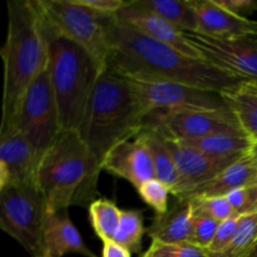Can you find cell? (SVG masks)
Listing matches in <instances>:
<instances>
[{
  "label": "cell",
  "mask_w": 257,
  "mask_h": 257,
  "mask_svg": "<svg viewBox=\"0 0 257 257\" xmlns=\"http://www.w3.org/2000/svg\"><path fill=\"white\" fill-rule=\"evenodd\" d=\"M147 232L141 211L122 210L119 225L112 241L124 247L128 252L138 253L142 250L143 236Z\"/></svg>",
  "instance_id": "obj_25"
},
{
  "label": "cell",
  "mask_w": 257,
  "mask_h": 257,
  "mask_svg": "<svg viewBox=\"0 0 257 257\" xmlns=\"http://www.w3.org/2000/svg\"><path fill=\"white\" fill-rule=\"evenodd\" d=\"M102 170L128 181L136 190L142 183L156 178L150 148L140 133L113 147L103 160Z\"/></svg>",
  "instance_id": "obj_14"
},
{
  "label": "cell",
  "mask_w": 257,
  "mask_h": 257,
  "mask_svg": "<svg viewBox=\"0 0 257 257\" xmlns=\"http://www.w3.org/2000/svg\"><path fill=\"white\" fill-rule=\"evenodd\" d=\"M10 127L27 138L40 158L63 131L48 67L27 90Z\"/></svg>",
  "instance_id": "obj_8"
},
{
  "label": "cell",
  "mask_w": 257,
  "mask_h": 257,
  "mask_svg": "<svg viewBox=\"0 0 257 257\" xmlns=\"http://www.w3.org/2000/svg\"><path fill=\"white\" fill-rule=\"evenodd\" d=\"M102 257H131V252L114 241H105L103 242Z\"/></svg>",
  "instance_id": "obj_35"
},
{
  "label": "cell",
  "mask_w": 257,
  "mask_h": 257,
  "mask_svg": "<svg viewBox=\"0 0 257 257\" xmlns=\"http://www.w3.org/2000/svg\"><path fill=\"white\" fill-rule=\"evenodd\" d=\"M162 215H156L147 232L152 240L167 243L192 242L195 212L190 200L176 198Z\"/></svg>",
  "instance_id": "obj_18"
},
{
  "label": "cell",
  "mask_w": 257,
  "mask_h": 257,
  "mask_svg": "<svg viewBox=\"0 0 257 257\" xmlns=\"http://www.w3.org/2000/svg\"><path fill=\"white\" fill-rule=\"evenodd\" d=\"M140 135L145 138L146 143L150 148L153 165H155L156 178L168 186L171 190V195H172L180 183V176H178L175 161L166 146L165 140L157 131L146 124L143 125Z\"/></svg>",
  "instance_id": "obj_22"
},
{
  "label": "cell",
  "mask_w": 257,
  "mask_h": 257,
  "mask_svg": "<svg viewBox=\"0 0 257 257\" xmlns=\"http://www.w3.org/2000/svg\"><path fill=\"white\" fill-rule=\"evenodd\" d=\"M218 225H220V222H217L213 218L202 215V213L195 212L192 242L191 243L198 246V247L205 248V250H208L213 238H215L216 232H217Z\"/></svg>",
  "instance_id": "obj_31"
},
{
  "label": "cell",
  "mask_w": 257,
  "mask_h": 257,
  "mask_svg": "<svg viewBox=\"0 0 257 257\" xmlns=\"http://www.w3.org/2000/svg\"><path fill=\"white\" fill-rule=\"evenodd\" d=\"M147 112L130 79L105 65L99 73L79 135L102 165L109 151L142 131Z\"/></svg>",
  "instance_id": "obj_4"
},
{
  "label": "cell",
  "mask_w": 257,
  "mask_h": 257,
  "mask_svg": "<svg viewBox=\"0 0 257 257\" xmlns=\"http://www.w3.org/2000/svg\"><path fill=\"white\" fill-rule=\"evenodd\" d=\"M117 17L128 25L137 29L140 33L145 34L146 37L170 45L193 59L203 60L200 53L186 40L181 30H178L175 25L168 23L163 18L158 17L155 13L135 5L132 0L128 7L118 13Z\"/></svg>",
  "instance_id": "obj_16"
},
{
  "label": "cell",
  "mask_w": 257,
  "mask_h": 257,
  "mask_svg": "<svg viewBox=\"0 0 257 257\" xmlns=\"http://www.w3.org/2000/svg\"><path fill=\"white\" fill-rule=\"evenodd\" d=\"M198 20V32L217 39L251 38L257 33V22L227 12L215 0H191Z\"/></svg>",
  "instance_id": "obj_15"
},
{
  "label": "cell",
  "mask_w": 257,
  "mask_h": 257,
  "mask_svg": "<svg viewBox=\"0 0 257 257\" xmlns=\"http://www.w3.org/2000/svg\"><path fill=\"white\" fill-rule=\"evenodd\" d=\"M225 197L227 198L236 215L243 216L257 212V183L247 187L237 188Z\"/></svg>",
  "instance_id": "obj_30"
},
{
  "label": "cell",
  "mask_w": 257,
  "mask_h": 257,
  "mask_svg": "<svg viewBox=\"0 0 257 257\" xmlns=\"http://www.w3.org/2000/svg\"><path fill=\"white\" fill-rule=\"evenodd\" d=\"M141 257H208V252L191 242L167 243L152 240L148 250Z\"/></svg>",
  "instance_id": "obj_27"
},
{
  "label": "cell",
  "mask_w": 257,
  "mask_h": 257,
  "mask_svg": "<svg viewBox=\"0 0 257 257\" xmlns=\"http://www.w3.org/2000/svg\"><path fill=\"white\" fill-rule=\"evenodd\" d=\"M221 94L243 132L255 142L257 141V93L240 84L236 89L221 92Z\"/></svg>",
  "instance_id": "obj_23"
},
{
  "label": "cell",
  "mask_w": 257,
  "mask_h": 257,
  "mask_svg": "<svg viewBox=\"0 0 257 257\" xmlns=\"http://www.w3.org/2000/svg\"><path fill=\"white\" fill-rule=\"evenodd\" d=\"M45 25L82 47L100 69L110 52V25L115 17L103 15L79 0H37Z\"/></svg>",
  "instance_id": "obj_6"
},
{
  "label": "cell",
  "mask_w": 257,
  "mask_h": 257,
  "mask_svg": "<svg viewBox=\"0 0 257 257\" xmlns=\"http://www.w3.org/2000/svg\"><path fill=\"white\" fill-rule=\"evenodd\" d=\"M251 38H252V39H255V40H256V42H257V33H256V34H255V35H253V37H251Z\"/></svg>",
  "instance_id": "obj_39"
},
{
  "label": "cell",
  "mask_w": 257,
  "mask_h": 257,
  "mask_svg": "<svg viewBox=\"0 0 257 257\" xmlns=\"http://www.w3.org/2000/svg\"><path fill=\"white\" fill-rule=\"evenodd\" d=\"M257 183V168L246 153L236 162L218 173L216 177L196 188L186 200L196 197H217L226 196L237 188Z\"/></svg>",
  "instance_id": "obj_19"
},
{
  "label": "cell",
  "mask_w": 257,
  "mask_h": 257,
  "mask_svg": "<svg viewBox=\"0 0 257 257\" xmlns=\"http://www.w3.org/2000/svg\"><path fill=\"white\" fill-rule=\"evenodd\" d=\"M145 124L152 127L163 137L177 142L198 140L216 133L242 131L230 108L155 110L146 117Z\"/></svg>",
  "instance_id": "obj_9"
},
{
  "label": "cell",
  "mask_w": 257,
  "mask_h": 257,
  "mask_svg": "<svg viewBox=\"0 0 257 257\" xmlns=\"http://www.w3.org/2000/svg\"><path fill=\"white\" fill-rule=\"evenodd\" d=\"M44 27L48 72L59 109L62 130L79 133L102 69L82 47L54 33L45 23Z\"/></svg>",
  "instance_id": "obj_5"
},
{
  "label": "cell",
  "mask_w": 257,
  "mask_h": 257,
  "mask_svg": "<svg viewBox=\"0 0 257 257\" xmlns=\"http://www.w3.org/2000/svg\"><path fill=\"white\" fill-rule=\"evenodd\" d=\"M193 211L197 213L208 216L217 222L227 220L232 217L236 213L233 212L232 207L228 203L225 196H217V197H196L191 198Z\"/></svg>",
  "instance_id": "obj_29"
},
{
  "label": "cell",
  "mask_w": 257,
  "mask_h": 257,
  "mask_svg": "<svg viewBox=\"0 0 257 257\" xmlns=\"http://www.w3.org/2000/svg\"><path fill=\"white\" fill-rule=\"evenodd\" d=\"M182 143L208 156L231 157V156L246 155L252 145V141L243 131H237V132L216 133Z\"/></svg>",
  "instance_id": "obj_21"
},
{
  "label": "cell",
  "mask_w": 257,
  "mask_h": 257,
  "mask_svg": "<svg viewBox=\"0 0 257 257\" xmlns=\"http://www.w3.org/2000/svg\"><path fill=\"white\" fill-rule=\"evenodd\" d=\"M163 140L175 161L176 168L180 176V183L175 192L172 193L176 198H187L196 188L212 180L225 168L236 162L238 158L245 156L215 157V156H208L200 152L182 142L168 140L166 137H163Z\"/></svg>",
  "instance_id": "obj_12"
},
{
  "label": "cell",
  "mask_w": 257,
  "mask_h": 257,
  "mask_svg": "<svg viewBox=\"0 0 257 257\" xmlns=\"http://www.w3.org/2000/svg\"><path fill=\"white\" fill-rule=\"evenodd\" d=\"M4 62L2 127L13 124L30 85L48 67L44 20L37 0L8 3V37L2 49Z\"/></svg>",
  "instance_id": "obj_2"
},
{
  "label": "cell",
  "mask_w": 257,
  "mask_h": 257,
  "mask_svg": "<svg viewBox=\"0 0 257 257\" xmlns=\"http://www.w3.org/2000/svg\"><path fill=\"white\" fill-rule=\"evenodd\" d=\"M88 213L95 235L103 242L112 241L122 217V210H119L113 201L107 198H97L88 207Z\"/></svg>",
  "instance_id": "obj_24"
},
{
  "label": "cell",
  "mask_w": 257,
  "mask_h": 257,
  "mask_svg": "<svg viewBox=\"0 0 257 257\" xmlns=\"http://www.w3.org/2000/svg\"><path fill=\"white\" fill-rule=\"evenodd\" d=\"M107 65L128 79L175 82L202 89L226 92L242 80L193 59L175 48L146 37L115 17L110 25V52Z\"/></svg>",
  "instance_id": "obj_1"
},
{
  "label": "cell",
  "mask_w": 257,
  "mask_h": 257,
  "mask_svg": "<svg viewBox=\"0 0 257 257\" xmlns=\"http://www.w3.org/2000/svg\"><path fill=\"white\" fill-rule=\"evenodd\" d=\"M48 206L37 185L0 188V228L33 257L42 256Z\"/></svg>",
  "instance_id": "obj_7"
},
{
  "label": "cell",
  "mask_w": 257,
  "mask_h": 257,
  "mask_svg": "<svg viewBox=\"0 0 257 257\" xmlns=\"http://www.w3.org/2000/svg\"><path fill=\"white\" fill-rule=\"evenodd\" d=\"M133 4L155 13L182 33H197L198 20L191 0H132Z\"/></svg>",
  "instance_id": "obj_20"
},
{
  "label": "cell",
  "mask_w": 257,
  "mask_h": 257,
  "mask_svg": "<svg viewBox=\"0 0 257 257\" xmlns=\"http://www.w3.org/2000/svg\"><path fill=\"white\" fill-rule=\"evenodd\" d=\"M241 257H257V242L255 243V246H253V247H251L250 250L245 253V255H242Z\"/></svg>",
  "instance_id": "obj_38"
},
{
  "label": "cell",
  "mask_w": 257,
  "mask_h": 257,
  "mask_svg": "<svg viewBox=\"0 0 257 257\" xmlns=\"http://www.w3.org/2000/svg\"><path fill=\"white\" fill-rule=\"evenodd\" d=\"M138 100L147 112L181 109H227L221 92L175 82L130 79Z\"/></svg>",
  "instance_id": "obj_10"
},
{
  "label": "cell",
  "mask_w": 257,
  "mask_h": 257,
  "mask_svg": "<svg viewBox=\"0 0 257 257\" xmlns=\"http://www.w3.org/2000/svg\"><path fill=\"white\" fill-rule=\"evenodd\" d=\"M137 192L143 202L155 211L156 215H162L170 207L168 205V198L171 195L170 187L158 181L157 178L142 183L137 188Z\"/></svg>",
  "instance_id": "obj_28"
},
{
  "label": "cell",
  "mask_w": 257,
  "mask_h": 257,
  "mask_svg": "<svg viewBox=\"0 0 257 257\" xmlns=\"http://www.w3.org/2000/svg\"><path fill=\"white\" fill-rule=\"evenodd\" d=\"M257 242V212L240 217L237 230L230 242L217 252H208V257H241Z\"/></svg>",
  "instance_id": "obj_26"
},
{
  "label": "cell",
  "mask_w": 257,
  "mask_h": 257,
  "mask_svg": "<svg viewBox=\"0 0 257 257\" xmlns=\"http://www.w3.org/2000/svg\"><path fill=\"white\" fill-rule=\"evenodd\" d=\"M183 35L206 63L242 82H257L255 39H217L200 33H183Z\"/></svg>",
  "instance_id": "obj_11"
},
{
  "label": "cell",
  "mask_w": 257,
  "mask_h": 257,
  "mask_svg": "<svg viewBox=\"0 0 257 257\" xmlns=\"http://www.w3.org/2000/svg\"><path fill=\"white\" fill-rule=\"evenodd\" d=\"M220 7L241 18H247L257 10L255 0H215Z\"/></svg>",
  "instance_id": "obj_34"
},
{
  "label": "cell",
  "mask_w": 257,
  "mask_h": 257,
  "mask_svg": "<svg viewBox=\"0 0 257 257\" xmlns=\"http://www.w3.org/2000/svg\"><path fill=\"white\" fill-rule=\"evenodd\" d=\"M240 217L241 216L235 215L232 216V217L220 222L217 232H216L215 238H213L212 243H211V246L208 247L207 252H217V251L222 250V248L230 242V240L233 237L236 230H237Z\"/></svg>",
  "instance_id": "obj_32"
},
{
  "label": "cell",
  "mask_w": 257,
  "mask_h": 257,
  "mask_svg": "<svg viewBox=\"0 0 257 257\" xmlns=\"http://www.w3.org/2000/svg\"><path fill=\"white\" fill-rule=\"evenodd\" d=\"M83 5L103 15L115 17L120 10L128 7V0H79Z\"/></svg>",
  "instance_id": "obj_33"
},
{
  "label": "cell",
  "mask_w": 257,
  "mask_h": 257,
  "mask_svg": "<svg viewBox=\"0 0 257 257\" xmlns=\"http://www.w3.org/2000/svg\"><path fill=\"white\" fill-rule=\"evenodd\" d=\"M40 157L14 127L0 128V188L37 185Z\"/></svg>",
  "instance_id": "obj_13"
},
{
  "label": "cell",
  "mask_w": 257,
  "mask_h": 257,
  "mask_svg": "<svg viewBox=\"0 0 257 257\" xmlns=\"http://www.w3.org/2000/svg\"><path fill=\"white\" fill-rule=\"evenodd\" d=\"M242 87H245L246 89L252 90V92L257 93V82H242L241 83Z\"/></svg>",
  "instance_id": "obj_37"
},
{
  "label": "cell",
  "mask_w": 257,
  "mask_h": 257,
  "mask_svg": "<svg viewBox=\"0 0 257 257\" xmlns=\"http://www.w3.org/2000/svg\"><path fill=\"white\" fill-rule=\"evenodd\" d=\"M247 155H248V157L251 158V161H252L253 165H255V167L257 168V141L252 142V145H251Z\"/></svg>",
  "instance_id": "obj_36"
},
{
  "label": "cell",
  "mask_w": 257,
  "mask_h": 257,
  "mask_svg": "<svg viewBox=\"0 0 257 257\" xmlns=\"http://www.w3.org/2000/svg\"><path fill=\"white\" fill-rule=\"evenodd\" d=\"M102 165L75 131H62L40 158L37 187L48 211L89 207L98 195Z\"/></svg>",
  "instance_id": "obj_3"
},
{
  "label": "cell",
  "mask_w": 257,
  "mask_h": 257,
  "mask_svg": "<svg viewBox=\"0 0 257 257\" xmlns=\"http://www.w3.org/2000/svg\"><path fill=\"white\" fill-rule=\"evenodd\" d=\"M68 253L97 257L84 243L68 210L48 211L40 257H63Z\"/></svg>",
  "instance_id": "obj_17"
}]
</instances>
